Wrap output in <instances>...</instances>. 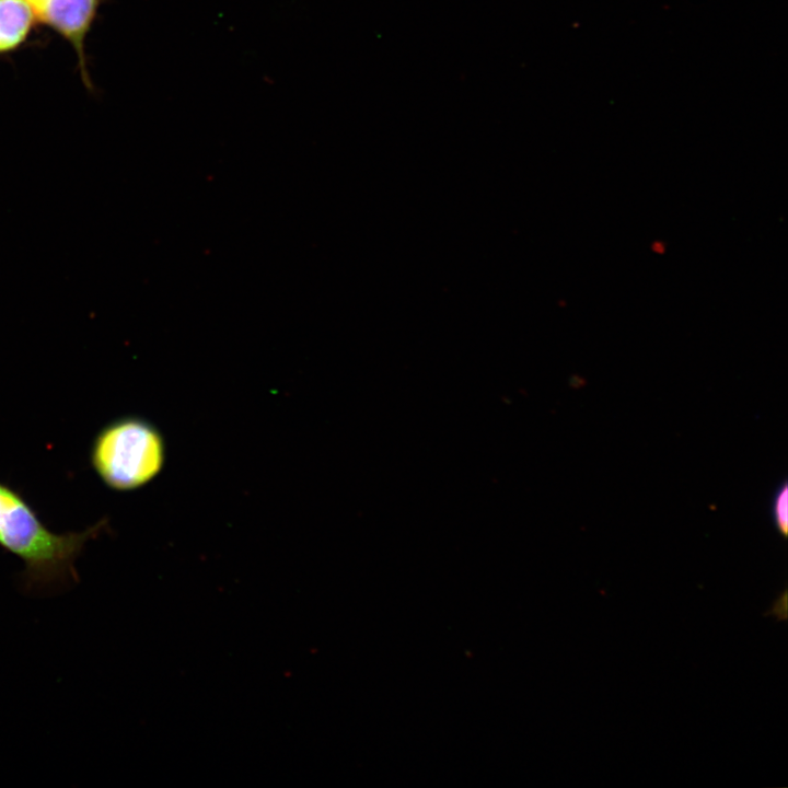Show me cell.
<instances>
[{"label":"cell","mask_w":788,"mask_h":788,"mask_svg":"<svg viewBox=\"0 0 788 788\" xmlns=\"http://www.w3.org/2000/svg\"><path fill=\"white\" fill-rule=\"evenodd\" d=\"M106 526L102 519L80 532L56 533L19 490L0 482V547L23 561L22 580L27 590L78 581L77 558Z\"/></svg>","instance_id":"obj_1"},{"label":"cell","mask_w":788,"mask_h":788,"mask_svg":"<svg viewBox=\"0 0 788 788\" xmlns=\"http://www.w3.org/2000/svg\"><path fill=\"white\" fill-rule=\"evenodd\" d=\"M787 485L784 484L777 491L773 505V514L775 524L783 536L787 534L788 528V498H787Z\"/></svg>","instance_id":"obj_3"},{"label":"cell","mask_w":788,"mask_h":788,"mask_svg":"<svg viewBox=\"0 0 788 788\" xmlns=\"http://www.w3.org/2000/svg\"><path fill=\"white\" fill-rule=\"evenodd\" d=\"M651 247L654 250L656 253L660 254L663 253L665 250L664 243H661L659 241H656L652 243Z\"/></svg>","instance_id":"obj_4"},{"label":"cell","mask_w":788,"mask_h":788,"mask_svg":"<svg viewBox=\"0 0 788 788\" xmlns=\"http://www.w3.org/2000/svg\"><path fill=\"white\" fill-rule=\"evenodd\" d=\"M89 461L107 488L136 490L161 472L165 461L164 440L149 420L138 416L119 417L96 432Z\"/></svg>","instance_id":"obj_2"}]
</instances>
